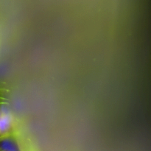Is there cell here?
Returning <instances> with one entry per match:
<instances>
[{
  "label": "cell",
  "mask_w": 151,
  "mask_h": 151,
  "mask_svg": "<svg viewBox=\"0 0 151 151\" xmlns=\"http://www.w3.org/2000/svg\"><path fill=\"white\" fill-rule=\"evenodd\" d=\"M0 151H21L16 139L10 135L0 137Z\"/></svg>",
  "instance_id": "cell-1"
},
{
  "label": "cell",
  "mask_w": 151,
  "mask_h": 151,
  "mask_svg": "<svg viewBox=\"0 0 151 151\" xmlns=\"http://www.w3.org/2000/svg\"><path fill=\"white\" fill-rule=\"evenodd\" d=\"M12 127V116L9 114L0 115V137L9 135Z\"/></svg>",
  "instance_id": "cell-2"
},
{
  "label": "cell",
  "mask_w": 151,
  "mask_h": 151,
  "mask_svg": "<svg viewBox=\"0 0 151 151\" xmlns=\"http://www.w3.org/2000/svg\"><path fill=\"white\" fill-rule=\"evenodd\" d=\"M0 115H1V113H0Z\"/></svg>",
  "instance_id": "cell-3"
}]
</instances>
